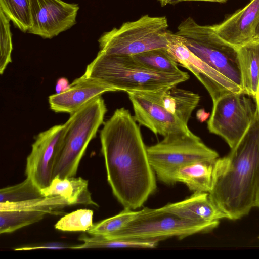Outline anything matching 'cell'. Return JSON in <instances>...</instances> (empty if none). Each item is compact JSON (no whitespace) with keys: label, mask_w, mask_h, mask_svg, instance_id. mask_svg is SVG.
<instances>
[{"label":"cell","mask_w":259,"mask_h":259,"mask_svg":"<svg viewBox=\"0 0 259 259\" xmlns=\"http://www.w3.org/2000/svg\"><path fill=\"white\" fill-rule=\"evenodd\" d=\"M108 182L123 208L141 207L157 188L140 128L122 107L103 123L100 133Z\"/></svg>","instance_id":"cell-1"},{"label":"cell","mask_w":259,"mask_h":259,"mask_svg":"<svg viewBox=\"0 0 259 259\" xmlns=\"http://www.w3.org/2000/svg\"><path fill=\"white\" fill-rule=\"evenodd\" d=\"M259 184V117L229 154L217 159L209 193L227 219L236 220L254 207Z\"/></svg>","instance_id":"cell-2"},{"label":"cell","mask_w":259,"mask_h":259,"mask_svg":"<svg viewBox=\"0 0 259 259\" xmlns=\"http://www.w3.org/2000/svg\"><path fill=\"white\" fill-rule=\"evenodd\" d=\"M87 77L98 80L115 91L147 92L177 85L189 79L186 72L166 73L150 69L133 56L107 55L99 51L87 65Z\"/></svg>","instance_id":"cell-3"},{"label":"cell","mask_w":259,"mask_h":259,"mask_svg":"<svg viewBox=\"0 0 259 259\" xmlns=\"http://www.w3.org/2000/svg\"><path fill=\"white\" fill-rule=\"evenodd\" d=\"M107 111L104 100L100 96L70 115L64 124L53 178L75 177L89 143L104 123Z\"/></svg>","instance_id":"cell-4"},{"label":"cell","mask_w":259,"mask_h":259,"mask_svg":"<svg viewBox=\"0 0 259 259\" xmlns=\"http://www.w3.org/2000/svg\"><path fill=\"white\" fill-rule=\"evenodd\" d=\"M214 225L184 219L165 209L144 207L120 230L109 236L113 238L142 241H160L176 237L181 240L189 236L211 231Z\"/></svg>","instance_id":"cell-5"},{"label":"cell","mask_w":259,"mask_h":259,"mask_svg":"<svg viewBox=\"0 0 259 259\" xmlns=\"http://www.w3.org/2000/svg\"><path fill=\"white\" fill-rule=\"evenodd\" d=\"M176 34L196 56L242 89L237 49L220 38L212 26L200 25L189 17Z\"/></svg>","instance_id":"cell-6"},{"label":"cell","mask_w":259,"mask_h":259,"mask_svg":"<svg viewBox=\"0 0 259 259\" xmlns=\"http://www.w3.org/2000/svg\"><path fill=\"white\" fill-rule=\"evenodd\" d=\"M168 28L165 16H142L104 33L98 40L100 51L107 55L134 56L153 49H166Z\"/></svg>","instance_id":"cell-7"},{"label":"cell","mask_w":259,"mask_h":259,"mask_svg":"<svg viewBox=\"0 0 259 259\" xmlns=\"http://www.w3.org/2000/svg\"><path fill=\"white\" fill-rule=\"evenodd\" d=\"M147 151L157 179L167 185H172V174L178 168L193 162L219 158L215 150L192 132L168 134L157 143L147 147Z\"/></svg>","instance_id":"cell-8"},{"label":"cell","mask_w":259,"mask_h":259,"mask_svg":"<svg viewBox=\"0 0 259 259\" xmlns=\"http://www.w3.org/2000/svg\"><path fill=\"white\" fill-rule=\"evenodd\" d=\"M244 93L224 95L213 102L207 128L233 148L245 134L255 116L251 100Z\"/></svg>","instance_id":"cell-9"},{"label":"cell","mask_w":259,"mask_h":259,"mask_svg":"<svg viewBox=\"0 0 259 259\" xmlns=\"http://www.w3.org/2000/svg\"><path fill=\"white\" fill-rule=\"evenodd\" d=\"M166 36V50L168 53L179 65L189 70L197 78L209 93L213 102L230 93L244 94L239 86L192 52L185 45L181 36L169 30Z\"/></svg>","instance_id":"cell-10"},{"label":"cell","mask_w":259,"mask_h":259,"mask_svg":"<svg viewBox=\"0 0 259 259\" xmlns=\"http://www.w3.org/2000/svg\"><path fill=\"white\" fill-rule=\"evenodd\" d=\"M64 124H58L39 133L26 158L25 175L40 189L48 186L58 157Z\"/></svg>","instance_id":"cell-11"},{"label":"cell","mask_w":259,"mask_h":259,"mask_svg":"<svg viewBox=\"0 0 259 259\" xmlns=\"http://www.w3.org/2000/svg\"><path fill=\"white\" fill-rule=\"evenodd\" d=\"M31 26L27 32L51 39L76 23L79 7L62 0H30Z\"/></svg>","instance_id":"cell-12"},{"label":"cell","mask_w":259,"mask_h":259,"mask_svg":"<svg viewBox=\"0 0 259 259\" xmlns=\"http://www.w3.org/2000/svg\"><path fill=\"white\" fill-rule=\"evenodd\" d=\"M135 120L155 135L163 137L172 133H189L186 124L161 106L137 92L127 93Z\"/></svg>","instance_id":"cell-13"},{"label":"cell","mask_w":259,"mask_h":259,"mask_svg":"<svg viewBox=\"0 0 259 259\" xmlns=\"http://www.w3.org/2000/svg\"><path fill=\"white\" fill-rule=\"evenodd\" d=\"M114 91L103 83L83 74L67 89L50 95L48 101L54 112L71 115L103 93Z\"/></svg>","instance_id":"cell-14"},{"label":"cell","mask_w":259,"mask_h":259,"mask_svg":"<svg viewBox=\"0 0 259 259\" xmlns=\"http://www.w3.org/2000/svg\"><path fill=\"white\" fill-rule=\"evenodd\" d=\"M259 19V0H251L222 23L212 25L220 38L237 49L253 40Z\"/></svg>","instance_id":"cell-15"},{"label":"cell","mask_w":259,"mask_h":259,"mask_svg":"<svg viewBox=\"0 0 259 259\" xmlns=\"http://www.w3.org/2000/svg\"><path fill=\"white\" fill-rule=\"evenodd\" d=\"M163 207L184 219L217 227L221 220L227 219L207 192H194L183 200L168 203Z\"/></svg>","instance_id":"cell-16"},{"label":"cell","mask_w":259,"mask_h":259,"mask_svg":"<svg viewBox=\"0 0 259 259\" xmlns=\"http://www.w3.org/2000/svg\"><path fill=\"white\" fill-rule=\"evenodd\" d=\"M137 93L161 106L186 124L200 99L198 94L177 88V85L155 91Z\"/></svg>","instance_id":"cell-17"},{"label":"cell","mask_w":259,"mask_h":259,"mask_svg":"<svg viewBox=\"0 0 259 259\" xmlns=\"http://www.w3.org/2000/svg\"><path fill=\"white\" fill-rule=\"evenodd\" d=\"M41 191L45 197H62L70 205L83 204L99 206L92 199L88 188V181L81 177L64 178L54 177L50 185L41 189Z\"/></svg>","instance_id":"cell-18"},{"label":"cell","mask_w":259,"mask_h":259,"mask_svg":"<svg viewBox=\"0 0 259 259\" xmlns=\"http://www.w3.org/2000/svg\"><path fill=\"white\" fill-rule=\"evenodd\" d=\"M216 160L195 161L178 168L172 174L171 184L183 183L193 192L209 193Z\"/></svg>","instance_id":"cell-19"},{"label":"cell","mask_w":259,"mask_h":259,"mask_svg":"<svg viewBox=\"0 0 259 259\" xmlns=\"http://www.w3.org/2000/svg\"><path fill=\"white\" fill-rule=\"evenodd\" d=\"M244 94L255 99L259 81V40L237 49Z\"/></svg>","instance_id":"cell-20"},{"label":"cell","mask_w":259,"mask_h":259,"mask_svg":"<svg viewBox=\"0 0 259 259\" xmlns=\"http://www.w3.org/2000/svg\"><path fill=\"white\" fill-rule=\"evenodd\" d=\"M70 206L60 196L43 197L17 202H0V211L30 210L45 212L48 214H61L63 208Z\"/></svg>","instance_id":"cell-21"},{"label":"cell","mask_w":259,"mask_h":259,"mask_svg":"<svg viewBox=\"0 0 259 259\" xmlns=\"http://www.w3.org/2000/svg\"><path fill=\"white\" fill-rule=\"evenodd\" d=\"M78 240L82 243L73 245L72 249L91 248H154L157 246L158 243L154 241H142L129 240H122L113 238L107 236L85 235L80 236Z\"/></svg>","instance_id":"cell-22"},{"label":"cell","mask_w":259,"mask_h":259,"mask_svg":"<svg viewBox=\"0 0 259 259\" xmlns=\"http://www.w3.org/2000/svg\"><path fill=\"white\" fill-rule=\"evenodd\" d=\"M133 56L146 67L158 72L173 74L182 71L166 48L153 49Z\"/></svg>","instance_id":"cell-23"},{"label":"cell","mask_w":259,"mask_h":259,"mask_svg":"<svg viewBox=\"0 0 259 259\" xmlns=\"http://www.w3.org/2000/svg\"><path fill=\"white\" fill-rule=\"evenodd\" d=\"M48 214L46 212L38 211H0V233L14 232L39 222Z\"/></svg>","instance_id":"cell-24"},{"label":"cell","mask_w":259,"mask_h":259,"mask_svg":"<svg viewBox=\"0 0 259 259\" xmlns=\"http://www.w3.org/2000/svg\"><path fill=\"white\" fill-rule=\"evenodd\" d=\"M0 10L21 31L26 32L30 28V0H0Z\"/></svg>","instance_id":"cell-25"},{"label":"cell","mask_w":259,"mask_h":259,"mask_svg":"<svg viewBox=\"0 0 259 259\" xmlns=\"http://www.w3.org/2000/svg\"><path fill=\"white\" fill-rule=\"evenodd\" d=\"M45 197L41 189L28 177L18 184L0 189V202H17Z\"/></svg>","instance_id":"cell-26"},{"label":"cell","mask_w":259,"mask_h":259,"mask_svg":"<svg viewBox=\"0 0 259 259\" xmlns=\"http://www.w3.org/2000/svg\"><path fill=\"white\" fill-rule=\"evenodd\" d=\"M138 211L124 208L118 214L94 223L87 232L90 235L108 236L114 234L133 220Z\"/></svg>","instance_id":"cell-27"},{"label":"cell","mask_w":259,"mask_h":259,"mask_svg":"<svg viewBox=\"0 0 259 259\" xmlns=\"http://www.w3.org/2000/svg\"><path fill=\"white\" fill-rule=\"evenodd\" d=\"M94 211L79 209L64 215L55 225L56 229L65 232H85L93 226Z\"/></svg>","instance_id":"cell-28"},{"label":"cell","mask_w":259,"mask_h":259,"mask_svg":"<svg viewBox=\"0 0 259 259\" xmlns=\"http://www.w3.org/2000/svg\"><path fill=\"white\" fill-rule=\"evenodd\" d=\"M10 20L0 10V73L3 74L8 65L12 62L13 50Z\"/></svg>","instance_id":"cell-29"},{"label":"cell","mask_w":259,"mask_h":259,"mask_svg":"<svg viewBox=\"0 0 259 259\" xmlns=\"http://www.w3.org/2000/svg\"><path fill=\"white\" fill-rule=\"evenodd\" d=\"M73 245L61 243V242H51L37 245L23 246L14 249L15 251H27L39 249H71Z\"/></svg>","instance_id":"cell-30"},{"label":"cell","mask_w":259,"mask_h":259,"mask_svg":"<svg viewBox=\"0 0 259 259\" xmlns=\"http://www.w3.org/2000/svg\"><path fill=\"white\" fill-rule=\"evenodd\" d=\"M255 100L256 103L255 113L259 117V81Z\"/></svg>","instance_id":"cell-31"},{"label":"cell","mask_w":259,"mask_h":259,"mask_svg":"<svg viewBox=\"0 0 259 259\" xmlns=\"http://www.w3.org/2000/svg\"><path fill=\"white\" fill-rule=\"evenodd\" d=\"M253 40H259V19L255 29Z\"/></svg>","instance_id":"cell-32"},{"label":"cell","mask_w":259,"mask_h":259,"mask_svg":"<svg viewBox=\"0 0 259 259\" xmlns=\"http://www.w3.org/2000/svg\"><path fill=\"white\" fill-rule=\"evenodd\" d=\"M254 206L259 208V184L255 193Z\"/></svg>","instance_id":"cell-33"},{"label":"cell","mask_w":259,"mask_h":259,"mask_svg":"<svg viewBox=\"0 0 259 259\" xmlns=\"http://www.w3.org/2000/svg\"><path fill=\"white\" fill-rule=\"evenodd\" d=\"M228 0H182L183 1H204V2H215L220 3H225Z\"/></svg>","instance_id":"cell-34"},{"label":"cell","mask_w":259,"mask_h":259,"mask_svg":"<svg viewBox=\"0 0 259 259\" xmlns=\"http://www.w3.org/2000/svg\"><path fill=\"white\" fill-rule=\"evenodd\" d=\"M162 7H164L167 4H169L171 0H158Z\"/></svg>","instance_id":"cell-35"},{"label":"cell","mask_w":259,"mask_h":259,"mask_svg":"<svg viewBox=\"0 0 259 259\" xmlns=\"http://www.w3.org/2000/svg\"><path fill=\"white\" fill-rule=\"evenodd\" d=\"M182 2V0H171V2H170L169 4H177L178 3H180V2Z\"/></svg>","instance_id":"cell-36"}]
</instances>
